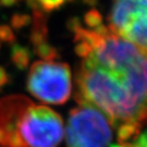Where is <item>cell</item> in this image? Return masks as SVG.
Instances as JSON below:
<instances>
[{
    "label": "cell",
    "mask_w": 147,
    "mask_h": 147,
    "mask_svg": "<svg viewBox=\"0 0 147 147\" xmlns=\"http://www.w3.org/2000/svg\"><path fill=\"white\" fill-rule=\"evenodd\" d=\"M73 24L76 52L82 58L75 98L101 110L129 144L147 122V50L98 22Z\"/></svg>",
    "instance_id": "6da1fadb"
},
{
    "label": "cell",
    "mask_w": 147,
    "mask_h": 147,
    "mask_svg": "<svg viewBox=\"0 0 147 147\" xmlns=\"http://www.w3.org/2000/svg\"><path fill=\"white\" fill-rule=\"evenodd\" d=\"M70 112L65 138L67 147H108L114 126L101 110L90 102L78 100Z\"/></svg>",
    "instance_id": "7a4b0ae2"
},
{
    "label": "cell",
    "mask_w": 147,
    "mask_h": 147,
    "mask_svg": "<svg viewBox=\"0 0 147 147\" xmlns=\"http://www.w3.org/2000/svg\"><path fill=\"white\" fill-rule=\"evenodd\" d=\"M18 135L26 147H57L64 137V125L59 114L31 100L18 119Z\"/></svg>",
    "instance_id": "3957f363"
},
{
    "label": "cell",
    "mask_w": 147,
    "mask_h": 147,
    "mask_svg": "<svg viewBox=\"0 0 147 147\" xmlns=\"http://www.w3.org/2000/svg\"><path fill=\"white\" fill-rule=\"evenodd\" d=\"M27 90L32 96L45 103H65L72 91L70 67L66 63L53 59L36 61L28 74Z\"/></svg>",
    "instance_id": "277c9868"
},
{
    "label": "cell",
    "mask_w": 147,
    "mask_h": 147,
    "mask_svg": "<svg viewBox=\"0 0 147 147\" xmlns=\"http://www.w3.org/2000/svg\"><path fill=\"white\" fill-rule=\"evenodd\" d=\"M108 28L147 50V0H113Z\"/></svg>",
    "instance_id": "5b68a950"
},
{
    "label": "cell",
    "mask_w": 147,
    "mask_h": 147,
    "mask_svg": "<svg viewBox=\"0 0 147 147\" xmlns=\"http://www.w3.org/2000/svg\"><path fill=\"white\" fill-rule=\"evenodd\" d=\"M30 99L10 96L0 100V147H26L18 135V119Z\"/></svg>",
    "instance_id": "8992f818"
},
{
    "label": "cell",
    "mask_w": 147,
    "mask_h": 147,
    "mask_svg": "<svg viewBox=\"0 0 147 147\" xmlns=\"http://www.w3.org/2000/svg\"><path fill=\"white\" fill-rule=\"evenodd\" d=\"M11 58L17 69L24 70L27 68L30 63V51L26 47L16 44L11 49Z\"/></svg>",
    "instance_id": "52a82bcc"
},
{
    "label": "cell",
    "mask_w": 147,
    "mask_h": 147,
    "mask_svg": "<svg viewBox=\"0 0 147 147\" xmlns=\"http://www.w3.org/2000/svg\"><path fill=\"white\" fill-rule=\"evenodd\" d=\"M31 23V16L29 14L16 13L13 14L11 19V24L13 28L19 30L23 27H26Z\"/></svg>",
    "instance_id": "ba28073f"
},
{
    "label": "cell",
    "mask_w": 147,
    "mask_h": 147,
    "mask_svg": "<svg viewBox=\"0 0 147 147\" xmlns=\"http://www.w3.org/2000/svg\"><path fill=\"white\" fill-rule=\"evenodd\" d=\"M40 8L45 11H52L59 9L66 0H37Z\"/></svg>",
    "instance_id": "9c48e42d"
},
{
    "label": "cell",
    "mask_w": 147,
    "mask_h": 147,
    "mask_svg": "<svg viewBox=\"0 0 147 147\" xmlns=\"http://www.w3.org/2000/svg\"><path fill=\"white\" fill-rule=\"evenodd\" d=\"M16 39L13 30L8 25H0V40L5 42H13Z\"/></svg>",
    "instance_id": "30bf717a"
},
{
    "label": "cell",
    "mask_w": 147,
    "mask_h": 147,
    "mask_svg": "<svg viewBox=\"0 0 147 147\" xmlns=\"http://www.w3.org/2000/svg\"><path fill=\"white\" fill-rule=\"evenodd\" d=\"M129 147H147V129L142 133H139L135 140L129 144Z\"/></svg>",
    "instance_id": "8fae6325"
},
{
    "label": "cell",
    "mask_w": 147,
    "mask_h": 147,
    "mask_svg": "<svg viewBox=\"0 0 147 147\" xmlns=\"http://www.w3.org/2000/svg\"><path fill=\"white\" fill-rule=\"evenodd\" d=\"M8 82H9L8 74L3 67L0 66V89H1L2 87H4Z\"/></svg>",
    "instance_id": "7c38bea8"
},
{
    "label": "cell",
    "mask_w": 147,
    "mask_h": 147,
    "mask_svg": "<svg viewBox=\"0 0 147 147\" xmlns=\"http://www.w3.org/2000/svg\"><path fill=\"white\" fill-rule=\"evenodd\" d=\"M17 0H0V6L4 8H9L16 4Z\"/></svg>",
    "instance_id": "4fadbf2b"
}]
</instances>
